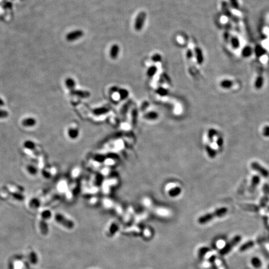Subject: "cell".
Returning a JSON list of instances; mask_svg holds the SVG:
<instances>
[{
	"instance_id": "obj_18",
	"label": "cell",
	"mask_w": 269,
	"mask_h": 269,
	"mask_svg": "<svg viewBox=\"0 0 269 269\" xmlns=\"http://www.w3.org/2000/svg\"><path fill=\"white\" fill-rule=\"evenodd\" d=\"M118 229H119L118 225L115 223H113L111 225L110 229H109V231L108 232V236L110 237L113 236L114 234H115V232L118 230Z\"/></svg>"
},
{
	"instance_id": "obj_19",
	"label": "cell",
	"mask_w": 269,
	"mask_h": 269,
	"mask_svg": "<svg viewBox=\"0 0 269 269\" xmlns=\"http://www.w3.org/2000/svg\"><path fill=\"white\" fill-rule=\"evenodd\" d=\"M231 44L234 49H238L240 46V41L237 37H232L231 38Z\"/></svg>"
},
{
	"instance_id": "obj_9",
	"label": "cell",
	"mask_w": 269,
	"mask_h": 269,
	"mask_svg": "<svg viewBox=\"0 0 269 269\" xmlns=\"http://www.w3.org/2000/svg\"><path fill=\"white\" fill-rule=\"evenodd\" d=\"M240 240H241V237L240 236H236V237H235L232 240V241L230 242H229L228 244V245L225 247V248L221 251V253L222 254V255H225V254H226L229 251H230V250H231V249L233 248V247L237 243V242H239V241H240Z\"/></svg>"
},
{
	"instance_id": "obj_13",
	"label": "cell",
	"mask_w": 269,
	"mask_h": 269,
	"mask_svg": "<svg viewBox=\"0 0 269 269\" xmlns=\"http://www.w3.org/2000/svg\"><path fill=\"white\" fill-rule=\"evenodd\" d=\"M220 85L222 88L224 89H229L233 86V82L229 79H225L221 82Z\"/></svg>"
},
{
	"instance_id": "obj_30",
	"label": "cell",
	"mask_w": 269,
	"mask_h": 269,
	"mask_svg": "<svg viewBox=\"0 0 269 269\" xmlns=\"http://www.w3.org/2000/svg\"><path fill=\"white\" fill-rule=\"evenodd\" d=\"M222 144H223V140H222V139L221 137H218V139H217V145H218V146H219V147H222Z\"/></svg>"
},
{
	"instance_id": "obj_12",
	"label": "cell",
	"mask_w": 269,
	"mask_h": 269,
	"mask_svg": "<svg viewBox=\"0 0 269 269\" xmlns=\"http://www.w3.org/2000/svg\"><path fill=\"white\" fill-rule=\"evenodd\" d=\"M195 53L198 63L199 64H201L203 62V61H204V56H203V54L201 49L199 47H196Z\"/></svg>"
},
{
	"instance_id": "obj_21",
	"label": "cell",
	"mask_w": 269,
	"mask_h": 269,
	"mask_svg": "<svg viewBox=\"0 0 269 269\" xmlns=\"http://www.w3.org/2000/svg\"><path fill=\"white\" fill-rule=\"evenodd\" d=\"M9 117L8 112L3 108H0V119H4Z\"/></svg>"
},
{
	"instance_id": "obj_26",
	"label": "cell",
	"mask_w": 269,
	"mask_h": 269,
	"mask_svg": "<svg viewBox=\"0 0 269 269\" xmlns=\"http://www.w3.org/2000/svg\"><path fill=\"white\" fill-rule=\"evenodd\" d=\"M217 135V132L214 129H210L208 132V137L210 139H213V138Z\"/></svg>"
},
{
	"instance_id": "obj_29",
	"label": "cell",
	"mask_w": 269,
	"mask_h": 269,
	"mask_svg": "<svg viewBox=\"0 0 269 269\" xmlns=\"http://www.w3.org/2000/svg\"><path fill=\"white\" fill-rule=\"evenodd\" d=\"M152 60L154 62H158L161 61V56L159 54H155L152 57Z\"/></svg>"
},
{
	"instance_id": "obj_6",
	"label": "cell",
	"mask_w": 269,
	"mask_h": 269,
	"mask_svg": "<svg viewBox=\"0 0 269 269\" xmlns=\"http://www.w3.org/2000/svg\"><path fill=\"white\" fill-rule=\"evenodd\" d=\"M84 36V33L81 30H74L69 32L66 36V39L69 42H74L81 39Z\"/></svg>"
},
{
	"instance_id": "obj_20",
	"label": "cell",
	"mask_w": 269,
	"mask_h": 269,
	"mask_svg": "<svg viewBox=\"0 0 269 269\" xmlns=\"http://www.w3.org/2000/svg\"><path fill=\"white\" fill-rule=\"evenodd\" d=\"M206 151L208 155L210 157V158H214L216 156V151L214 149L212 148L210 146H206Z\"/></svg>"
},
{
	"instance_id": "obj_7",
	"label": "cell",
	"mask_w": 269,
	"mask_h": 269,
	"mask_svg": "<svg viewBox=\"0 0 269 269\" xmlns=\"http://www.w3.org/2000/svg\"><path fill=\"white\" fill-rule=\"evenodd\" d=\"M251 168L253 170L259 173L262 176L265 178H267L269 176L268 171L257 162H252L251 163Z\"/></svg>"
},
{
	"instance_id": "obj_2",
	"label": "cell",
	"mask_w": 269,
	"mask_h": 269,
	"mask_svg": "<svg viewBox=\"0 0 269 269\" xmlns=\"http://www.w3.org/2000/svg\"><path fill=\"white\" fill-rule=\"evenodd\" d=\"M165 191L169 197L176 198L180 195L182 191V189L176 183L174 182L169 183L165 187Z\"/></svg>"
},
{
	"instance_id": "obj_28",
	"label": "cell",
	"mask_w": 269,
	"mask_h": 269,
	"mask_svg": "<svg viewBox=\"0 0 269 269\" xmlns=\"http://www.w3.org/2000/svg\"><path fill=\"white\" fill-rule=\"evenodd\" d=\"M256 54L257 56H262V54L264 53V50L261 47L259 46L258 49H256Z\"/></svg>"
},
{
	"instance_id": "obj_8",
	"label": "cell",
	"mask_w": 269,
	"mask_h": 269,
	"mask_svg": "<svg viewBox=\"0 0 269 269\" xmlns=\"http://www.w3.org/2000/svg\"><path fill=\"white\" fill-rule=\"evenodd\" d=\"M67 135L69 139H76L79 135V130L77 125H70L67 130Z\"/></svg>"
},
{
	"instance_id": "obj_3",
	"label": "cell",
	"mask_w": 269,
	"mask_h": 269,
	"mask_svg": "<svg viewBox=\"0 0 269 269\" xmlns=\"http://www.w3.org/2000/svg\"><path fill=\"white\" fill-rule=\"evenodd\" d=\"M51 216V213L48 210H45L41 214V221L39 222V228L41 232L45 235L47 233L48 229L46 221Z\"/></svg>"
},
{
	"instance_id": "obj_25",
	"label": "cell",
	"mask_w": 269,
	"mask_h": 269,
	"mask_svg": "<svg viewBox=\"0 0 269 269\" xmlns=\"http://www.w3.org/2000/svg\"><path fill=\"white\" fill-rule=\"evenodd\" d=\"M30 205L31 207H35V208H36L39 206V201L37 199H33V200L31 201V202H30Z\"/></svg>"
},
{
	"instance_id": "obj_22",
	"label": "cell",
	"mask_w": 269,
	"mask_h": 269,
	"mask_svg": "<svg viewBox=\"0 0 269 269\" xmlns=\"http://www.w3.org/2000/svg\"><path fill=\"white\" fill-rule=\"evenodd\" d=\"M156 71H157V68L155 66H151V67H150L148 69V72H147V74L149 77H153L155 74Z\"/></svg>"
},
{
	"instance_id": "obj_14",
	"label": "cell",
	"mask_w": 269,
	"mask_h": 269,
	"mask_svg": "<svg viewBox=\"0 0 269 269\" xmlns=\"http://www.w3.org/2000/svg\"><path fill=\"white\" fill-rule=\"evenodd\" d=\"M65 84L67 88L70 90H74V87H76V81L72 78H67L65 80Z\"/></svg>"
},
{
	"instance_id": "obj_27",
	"label": "cell",
	"mask_w": 269,
	"mask_h": 269,
	"mask_svg": "<svg viewBox=\"0 0 269 269\" xmlns=\"http://www.w3.org/2000/svg\"><path fill=\"white\" fill-rule=\"evenodd\" d=\"M263 135L266 137H269V126H265L264 128Z\"/></svg>"
},
{
	"instance_id": "obj_17",
	"label": "cell",
	"mask_w": 269,
	"mask_h": 269,
	"mask_svg": "<svg viewBox=\"0 0 269 269\" xmlns=\"http://www.w3.org/2000/svg\"><path fill=\"white\" fill-rule=\"evenodd\" d=\"M264 78L262 77V76H259L257 77V79L256 80V82H255L256 88L257 89H261L264 85Z\"/></svg>"
},
{
	"instance_id": "obj_24",
	"label": "cell",
	"mask_w": 269,
	"mask_h": 269,
	"mask_svg": "<svg viewBox=\"0 0 269 269\" xmlns=\"http://www.w3.org/2000/svg\"><path fill=\"white\" fill-rule=\"evenodd\" d=\"M229 1L230 5L234 9L238 10L239 8V4L238 2V0H229Z\"/></svg>"
},
{
	"instance_id": "obj_31",
	"label": "cell",
	"mask_w": 269,
	"mask_h": 269,
	"mask_svg": "<svg viewBox=\"0 0 269 269\" xmlns=\"http://www.w3.org/2000/svg\"><path fill=\"white\" fill-rule=\"evenodd\" d=\"M4 105V102L1 97H0V108H3Z\"/></svg>"
},
{
	"instance_id": "obj_1",
	"label": "cell",
	"mask_w": 269,
	"mask_h": 269,
	"mask_svg": "<svg viewBox=\"0 0 269 269\" xmlns=\"http://www.w3.org/2000/svg\"><path fill=\"white\" fill-rule=\"evenodd\" d=\"M227 213L228 209L226 207H221L219 209H217L213 213H208L200 217L198 219V222L201 224L207 223L209 221L213 220L214 217H222L224 215H226Z\"/></svg>"
},
{
	"instance_id": "obj_11",
	"label": "cell",
	"mask_w": 269,
	"mask_h": 269,
	"mask_svg": "<svg viewBox=\"0 0 269 269\" xmlns=\"http://www.w3.org/2000/svg\"><path fill=\"white\" fill-rule=\"evenodd\" d=\"M119 53H120V47L117 44L113 45L110 49V57L113 59H117V57L119 56Z\"/></svg>"
},
{
	"instance_id": "obj_4",
	"label": "cell",
	"mask_w": 269,
	"mask_h": 269,
	"mask_svg": "<svg viewBox=\"0 0 269 269\" xmlns=\"http://www.w3.org/2000/svg\"><path fill=\"white\" fill-rule=\"evenodd\" d=\"M56 221L62 226L65 227L67 229H72L74 227V224L71 220L68 219L62 214H56L55 216Z\"/></svg>"
},
{
	"instance_id": "obj_5",
	"label": "cell",
	"mask_w": 269,
	"mask_h": 269,
	"mask_svg": "<svg viewBox=\"0 0 269 269\" xmlns=\"http://www.w3.org/2000/svg\"><path fill=\"white\" fill-rule=\"evenodd\" d=\"M146 18L147 15L145 12H141L139 14V15L137 16L136 18L135 23V28L136 31L142 30V29L144 26V23H145Z\"/></svg>"
},
{
	"instance_id": "obj_10",
	"label": "cell",
	"mask_w": 269,
	"mask_h": 269,
	"mask_svg": "<svg viewBox=\"0 0 269 269\" xmlns=\"http://www.w3.org/2000/svg\"><path fill=\"white\" fill-rule=\"evenodd\" d=\"M21 124L24 128H32L36 125V120L31 117H28L22 120Z\"/></svg>"
},
{
	"instance_id": "obj_16",
	"label": "cell",
	"mask_w": 269,
	"mask_h": 269,
	"mask_svg": "<svg viewBox=\"0 0 269 269\" xmlns=\"http://www.w3.org/2000/svg\"><path fill=\"white\" fill-rule=\"evenodd\" d=\"M252 53V49L250 46H245L242 50V55L244 57H249Z\"/></svg>"
},
{
	"instance_id": "obj_15",
	"label": "cell",
	"mask_w": 269,
	"mask_h": 269,
	"mask_svg": "<svg viewBox=\"0 0 269 269\" xmlns=\"http://www.w3.org/2000/svg\"><path fill=\"white\" fill-rule=\"evenodd\" d=\"M222 11L224 12V13L226 14V16L229 18H232V13L229 10L228 8V4L227 3V2L226 1H223L222 3Z\"/></svg>"
},
{
	"instance_id": "obj_23",
	"label": "cell",
	"mask_w": 269,
	"mask_h": 269,
	"mask_svg": "<svg viewBox=\"0 0 269 269\" xmlns=\"http://www.w3.org/2000/svg\"><path fill=\"white\" fill-rule=\"evenodd\" d=\"M27 171L29 172V173L32 174L33 175H35L34 174H36V173H37V169L36 168V167L32 165H29L27 167Z\"/></svg>"
}]
</instances>
